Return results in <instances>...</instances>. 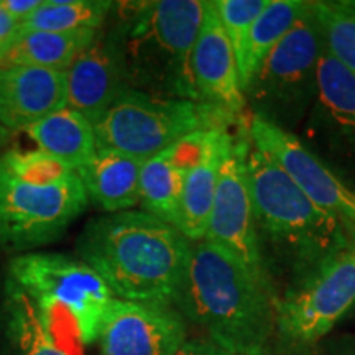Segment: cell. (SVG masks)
Listing matches in <instances>:
<instances>
[{
  "label": "cell",
  "mask_w": 355,
  "mask_h": 355,
  "mask_svg": "<svg viewBox=\"0 0 355 355\" xmlns=\"http://www.w3.org/2000/svg\"><path fill=\"white\" fill-rule=\"evenodd\" d=\"M247 171L261 266L268 282L275 270L286 278L285 293L308 282L355 242L354 225L316 206L254 145Z\"/></svg>",
  "instance_id": "cell-1"
},
{
  "label": "cell",
  "mask_w": 355,
  "mask_h": 355,
  "mask_svg": "<svg viewBox=\"0 0 355 355\" xmlns=\"http://www.w3.org/2000/svg\"><path fill=\"white\" fill-rule=\"evenodd\" d=\"M193 242L144 211L92 217L76 239V257L119 300L175 308Z\"/></svg>",
  "instance_id": "cell-2"
},
{
  "label": "cell",
  "mask_w": 355,
  "mask_h": 355,
  "mask_svg": "<svg viewBox=\"0 0 355 355\" xmlns=\"http://www.w3.org/2000/svg\"><path fill=\"white\" fill-rule=\"evenodd\" d=\"M275 291L225 248L193 242L175 308L232 355H261L277 329Z\"/></svg>",
  "instance_id": "cell-3"
},
{
  "label": "cell",
  "mask_w": 355,
  "mask_h": 355,
  "mask_svg": "<svg viewBox=\"0 0 355 355\" xmlns=\"http://www.w3.org/2000/svg\"><path fill=\"white\" fill-rule=\"evenodd\" d=\"M202 15L204 0L114 2L105 28L121 53L128 89L199 101L193 51Z\"/></svg>",
  "instance_id": "cell-4"
},
{
  "label": "cell",
  "mask_w": 355,
  "mask_h": 355,
  "mask_svg": "<svg viewBox=\"0 0 355 355\" xmlns=\"http://www.w3.org/2000/svg\"><path fill=\"white\" fill-rule=\"evenodd\" d=\"M242 121L206 102L165 99L127 89L94 123L96 146L146 162L193 133L230 130Z\"/></svg>",
  "instance_id": "cell-5"
},
{
  "label": "cell",
  "mask_w": 355,
  "mask_h": 355,
  "mask_svg": "<svg viewBox=\"0 0 355 355\" xmlns=\"http://www.w3.org/2000/svg\"><path fill=\"white\" fill-rule=\"evenodd\" d=\"M324 32L313 2L245 84L250 115L298 135L318 96Z\"/></svg>",
  "instance_id": "cell-6"
},
{
  "label": "cell",
  "mask_w": 355,
  "mask_h": 355,
  "mask_svg": "<svg viewBox=\"0 0 355 355\" xmlns=\"http://www.w3.org/2000/svg\"><path fill=\"white\" fill-rule=\"evenodd\" d=\"M7 275L37 303L44 318L66 311L79 343H97L114 295L91 266L66 254L28 252L12 257Z\"/></svg>",
  "instance_id": "cell-7"
},
{
  "label": "cell",
  "mask_w": 355,
  "mask_h": 355,
  "mask_svg": "<svg viewBox=\"0 0 355 355\" xmlns=\"http://www.w3.org/2000/svg\"><path fill=\"white\" fill-rule=\"evenodd\" d=\"M87 207L76 173L60 183L35 184L0 171V250L20 255L60 241Z\"/></svg>",
  "instance_id": "cell-8"
},
{
  "label": "cell",
  "mask_w": 355,
  "mask_h": 355,
  "mask_svg": "<svg viewBox=\"0 0 355 355\" xmlns=\"http://www.w3.org/2000/svg\"><path fill=\"white\" fill-rule=\"evenodd\" d=\"M296 137L355 191V76L332 55L326 38L316 101Z\"/></svg>",
  "instance_id": "cell-9"
},
{
  "label": "cell",
  "mask_w": 355,
  "mask_h": 355,
  "mask_svg": "<svg viewBox=\"0 0 355 355\" xmlns=\"http://www.w3.org/2000/svg\"><path fill=\"white\" fill-rule=\"evenodd\" d=\"M355 306V242L303 285L275 300L277 329L290 344L318 343Z\"/></svg>",
  "instance_id": "cell-10"
},
{
  "label": "cell",
  "mask_w": 355,
  "mask_h": 355,
  "mask_svg": "<svg viewBox=\"0 0 355 355\" xmlns=\"http://www.w3.org/2000/svg\"><path fill=\"white\" fill-rule=\"evenodd\" d=\"M250 146L248 125L243 119L220 168L219 183H217L209 225L204 241L225 248L239 260H242L257 277L268 282L261 266L255 234L254 204H252L250 183H248L247 159Z\"/></svg>",
  "instance_id": "cell-11"
},
{
  "label": "cell",
  "mask_w": 355,
  "mask_h": 355,
  "mask_svg": "<svg viewBox=\"0 0 355 355\" xmlns=\"http://www.w3.org/2000/svg\"><path fill=\"white\" fill-rule=\"evenodd\" d=\"M247 125L252 145L277 162L311 201L355 227V191L319 162L298 137L255 115L247 119Z\"/></svg>",
  "instance_id": "cell-12"
},
{
  "label": "cell",
  "mask_w": 355,
  "mask_h": 355,
  "mask_svg": "<svg viewBox=\"0 0 355 355\" xmlns=\"http://www.w3.org/2000/svg\"><path fill=\"white\" fill-rule=\"evenodd\" d=\"M186 340L175 308L114 298L102 321L99 355H175Z\"/></svg>",
  "instance_id": "cell-13"
},
{
  "label": "cell",
  "mask_w": 355,
  "mask_h": 355,
  "mask_svg": "<svg viewBox=\"0 0 355 355\" xmlns=\"http://www.w3.org/2000/svg\"><path fill=\"white\" fill-rule=\"evenodd\" d=\"M193 78L199 101L243 117L245 92L214 0H204L202 24L193 51Z\"/></svg>",
  "instance_id": "cell-14"
},
{
  "label": "cell",
  "mask_w": 355,
  "mask_h": 355,
  "mask_svg": "<svg viewBox=\"0 0 355 355\" xmlns=\"http://www.w3.org/2000/svg\"><path fill=\"white\" fill-rule=\"evenodd\" d=\"M68 107L94 123L127 91L125 74L117 44L107 28L97 32L86 50L66 69Z\"/></svg>",
  "instance_id": "cell-15"
},
{
  "label": "cell",
  "mask_w": 355,
  "mask_h": 355,
  "mask_svg": "<svg viewBox=\"0 0 355 355\" xmlns=\"http://www.w3.org/2000/svg\"><path fill=\"white\" fill-rule=\"evenodd\" d=\"M66 104V71L0 66V125L7 130H26Z\"/></svg>",
  "instance_id": "cell-16"
},
{
  "label": "cell",
  "mask_w": 355,
  "mask_h": 355,
  "mask_svg": "<svg viewBox=\"0 0 355 355\" xmlns=\"http://www.w3.org/2000/svg\"><path fill=\"white\" fill-rule=\"evenodd\" d=\"M234 137L235 133L230 130H209L204 133L199 157L186 173L178 229L189 242H201L206 237L220 168Z\"/></svg>",
  "instance_id": "cell-17"
},
{
  "label": "cell",
  "mask_w": 355,
  "mask_h": 355,
  "mask_svg": "<svg viewBox=\"0 0 355 355\" xmlns=\"http://www.w3.org/2000/svg\"><path fill=\"white\" fill-rule=\"evenodd\" d=\"M144 163L115 150L96 148V153L76 170L89 204L104 214L132 211L140 202Z\"/></svg>",
  "instance_id": "cell-18"
},
{
  "label": "cell",
  "mask_w": 355,
  "mask_h": 355,
  "mask_svg": "<svg viewBox=\"0 0 355 355\" xmlns=\"http://www.w3.org/2000/svg\"><path fill=\"white\" fill-rule=\"evenodd\" d=\"M3 322L12 355H68L58 344L42 309L8 278L3 291Z\"/></svg>",
  "instance_id": "cell-19"
},
{
  "label": "cell",
  "mask_w": 355,
  "mask_h": 355,
  "mask_svg": "<svg viewBox=\"0 0 355 355\" xmlns=\"http://www.w3.org/2000/svg\"><path fill=\"white\" fill-rule=\"evenodd\" d=\"M38 150L56 157L74 171L96 153L94 125L68 105L25 130Z\"/></svg>",
  "instance_id": "cell-20"
},
{
  "label": "cell",
  "mask_w": 355,
  "mask_h": 355,
  "mask_svg": "<svg viewBox=\"0 0 355 355\" xmlns=\"http://www.w3.org/2000/svg\"><path fill=\"white\" fill-rule=\"evenodd\" d=\"M189 168L176 162L173 148L155 155L144 163L140 176V206L168 224L180 227L184 178Z\"/></svg>",
  "instance_id": "cell-21"
},
{
  "label": "cell",
  "mask_w": 355,
  "mask_h": 355,
  "mask_svg": "<svg viewBox=\"0 0 355 355\" xmlns=\"http://www.w3.org/2000/svg\"><path fill=\"white\" fill-rule=\"evenodd\" d=\"M99 30L51 33L30 32L20 35L0 66H35V68L66 71L86 50Z\"/></svg>",
  "instance_id": "cell-22"
},
{
  "label": "cell",
  "mask_w": 355,
  "mask_h": 355,
  "mask_svg": "<svg viewBox=\"0 0 355 355\" xmlns=\"http://www.w3.org/2000/svg\"><path fill=\"white\" fill-rule=\"evenodd\" d=\"M112 7L114 2L107 0H43L38 10L20 24V35L101 30L107 24Z\"/></svg>",
  "instance_id": "cell-23"
},
{
  "label": "cell",
  "mask_w": 355,
  "mask_h": 355,
  "mask_svg": "<svg viewBox=\"0 0 355 355\" xmlns=\"http://www.w3.org/2000/svg\"><path fill=\"white\" fill-rule=\"evenodd\" d=\"M308 6L306 0H268V6L257 17L248 38L245 64L241 74L243 89L261 61L286 37Z\"/></svg>",
  "instance_id": "cell-24"
},
{
  "label": "cell",
  "mask_w": 355,
  "mask_h": 355,
  "mask_svg": "<svg viewBox=\"0 0 355 355\" xmlns=\"http://www.w3.org/2000/svg\"><path fill=\"white\" fill-rule=\"evenodd\" d=\"M332 55L355 76V2H313Z\"/></svg>",
  "instance_id": "cell-25"
},
{
  "label": "cell",
  "mask_w": 355,
  "mask_h": 355,
  "mask_svg": "<svg viewBox=\"0 0 355 355\" xmlns=\"http://www.w3.org/2000/svg\"><path fill=\"white\" fill-rule=\"evenodd\" d=\"M0 171L15 180L35 184L60 183L76 173L64 162L42 150L24 152L17 148L0 155Z\"/></svg>",
  "instance_id": "cell-26"
},
{
  "label": "cell",
  "mask_w": 355,
  "mask_h": 355,
  "mask_svg": "<svg viewBox=\"0 0 355 355\" xmlns=\"http://www.w3.org/2000/svg\"><path fill=\"white\" fill-rule=\"evenodd\" d=\"M214 2L235 60H237L239 73L242 74L252 26L261 10L268 6V0H214Z\"/></svg>",
  "instance_id": "cell-27"
},
{
  "label": "cell",
  "mask_w": 355,
  "mask_h": 355,
  "mask_svg": "<svg viewBox=\"0 0 355 355\" xmlns=\"http://www.w3.org/2000/svg\"><path fill=\"white\" fill-rule=\"evenodd\" d=\"M20 37V24L0 7V64Z\"/></svg>",
  "instance_id": "cell-28"
},
{
  "label": "cell",
  "mask_w": 355,
  "mask_h": 355,
  "mask_svg": "<svg viewBox=\"0 0 355 355\" xmlns=\"http://www.w3.org/2000/svg\"><path fill=\"white\" fill-rule=\"evenodd\" d=\"M175 355H232L209 339H186Z\"/></svg>",
  "instance_id": "cell-29"
},
{
  "label": "cell",
  "mask_w": 355,
  "mask_h": 355,
  "mask_svg": "<svg viewBox=\"0 0 355 355\" xmlns=\"http://www.w3.org/2000/svg\"><path fill=\"white\" fill-rule=\"evenodd\" d=\"M43 0H0V7L19 24L28 20L38 10Z\"/></svg>",
  "instance_id": "cell-30"
},
{
  "label": "cell",
  "mask_w": 355,
  "mask_h": 355,
  "mask_svg": "<svg viewBox=\"0 0 355 355\" xmlns=\"http://www.w3.org/2000/svg\"><path fill=\"white\" fill-rule=\"evenodd\" d=\"M12 135H13V133L10 130H7L6 127L0 125V150H2L3 146H6L8 141H10Z\"/></svg>",
  "instance_id": "cell-31"
},
{
  "label": "cell",
  "mask_w": 355,
  "mask_h": 355,
  "mask_svg": "<svg viewBox=\"0 0 355 355\" xmlns=\"http://www.w3.org/2000/svg\"><path fill=\"white\" fill-rule=\"evenodd\" d=\"M343 355H355V350H350V352H345Z\"/></svg>",
  "instance_id": "cell-32"
},
{
  "label": "cell",
  "mask_w": 355,
  "mask_h": 355,
  "mask_svg": "<svg viewBox=\"0 0 355 355\" xmlns=\"http://www.w3.org/2000/svg\"><path fill=\"white\" fill-rule=\"evenodd\" d=\"M349 314H354V316H355V306H354V308H352V311H350V313Z\"/></svg>",
  "instance_id": "cell-33"
}]
</instances>
